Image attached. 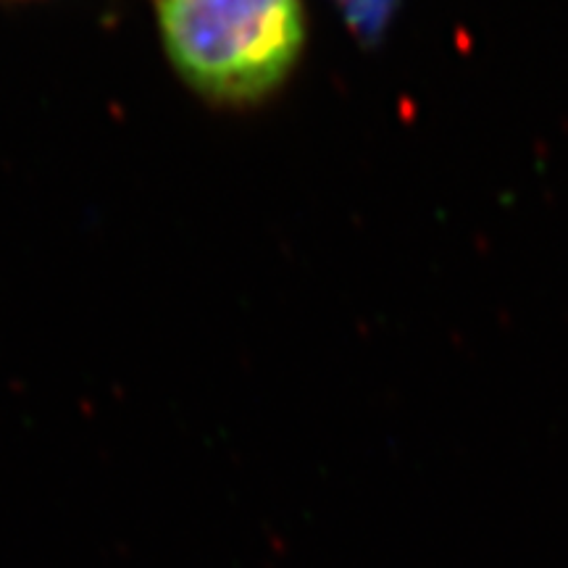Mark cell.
Returning <instances> with one entry per match:
<instances>
[{"mask_svg": "<svg viewBox=\"0 0 568 568\" xmlns=\"http://www.w3.org/2000/svg\"><path fill=\"white\" fill-rule=\"evenodd\" d=\"M176 74L213 105H255L293 74L305 42L301 0H155Z\"/></svg>", "mask_w": 568, "mask_h": 568, "instance_id": "6da1fadb", "label": "cell"}, {"mask_svg": "<svg viewBox=\"0 0 568 568\" xmlns=\"http://www.w3.org/2000/svg\"><path fill=\"white\" fill-rule=\"evenodd\" d=\"M343 9L347 24L364 40L379 38L393 17L397 0H335Z\"/></svg>", "mask_w": 568, "mask_h": 568, "instance_id": "7a4b0ae2", "label": "cell"}]
</instances>
